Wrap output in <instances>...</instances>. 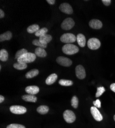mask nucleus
<instances>
[{"instance_id":"obj_1","label":"nucleus","mask_w":115,"mask_h":128,"mask_svg":"<svg viewBox=\"0 0 115 128\" xmlns=\"http://www.w3.org/2000/svg\"><path fill=\"white\" fill-rule=\"evenodd\" d=\"M62 51L65 54L73 55L79 51V48L76 45L72 44H67L62 48Z\"/></svg>"},{"instance_id":"obj_2","label":"nucleus","mask_w":115,"mask_h":128,"mask_svg":"<svg viewBox=\"0 0 115 128\" xmlns=\"http://www.w3.org/2000/svg\"><path fill=\"white\" fill-rule=\"evenodd\" d=\"M36 58V56L35 53L27 52L21 57L17 60L18 62L22 64H27L33 62Z\"/></svg>"},{"instance_id":"obj_3","label":"nucleus","mask_w":115,"mask_h":128,"mask_svg":"<svg viewBox=\"0 0 115 128\" xmlns=\"http://www.w3.org/2000/svg\"><path fill=\"white\" fill-rule=\"evenodd\" d=\"M61 42L64 43L71 44L72 42H74L76 40V37L72 34L67 33L62 34L60 38Z\"/></svg>"},{"instance_id":"obj_4","label":"nucleus","mask_w":115,"mask_h":128,"mask_svg":"<svg viewBox=\"0 0 115 128\" xmlns=\"http://www.w3.org/2000/svg\"><path fill=\"white\" fill-rule=\"evenodd\" d=\"M63 117L65 120L69 124L73 123L76 120L75 114L73 112L70 110H67L64 112Z\"/></svg>"},{"instance_id":"obj_5","label":"nucleus","mask_w":115,"mask_h":128,"mask_svg":"<svg viewBox=\"0 0 115 128\" xmlns=\"http://www.w3.org/2000/svg\"><path fill=\"white\" fill-rule=\"evenodd\" d=\"M75 22L72 18H68L64 20L61 24V28L65 30H69L71 29L74 27Z\"/></svg>"},{"instance_id":"obj_6","label":"nucleus","mask_w":115,"mask_h":128,"mask_svg":"<svg viewBox=\"0 0 115 128\" xmlns=\"http://www.w3.org/2000/svg\"><path fill=\"white\" fill-rule=\"evenodd\" d=\"M88 47L91 50H97L101 46V42L97 38H91L87 42Z\"/></svg>"},{"instance_id":"obj_7","label":"nucleus","mask_w":115,"mask_h":128,"mask_svg":"<svg viewBox=\"0 0 115 128\" xmlns=\"http://www.w3.org/2000/svg\"><path fill=\"white\" fill-rule=\"evenodd\" d=\"M10 111L15 114H23L26 112L27 109L25 107L21 106H12L10 107Z\"/></svg>"},{"instance_id":"obj_8","label":"nucleus","mask_w":115,"mask_h":128,"mask_svg":"<svg viewBox=\"0 0 115 128\" xmlns=\"http://www.w3.org/2000/svg\"><path fill=\"white\" fill-rule=\"evenodd\" d=\"M56 62L59 65L66 67L70 66L72 64V62L70 59L64 56L58 57L56 59Z\"/></svg>"},{"instance_id":"obj_9","label":"nucleus","mask_w":115,"mask_h":128,"mask_svg":"<svg viewBox=\"0 0 115 128\" xmlns=\"http://www.w3.org/2000/svg\"><path fill=\"white\" fill-rule=\"evenodd\" d=\"M76 77L80 80H83L86 78V71L85 68L81 65H78L75 68Z\"/></svg>"},{"instance_id":"obj_10","label":"nucleus","mask_w":115,"mask_h":128,"mask_svg":"<svg viewBox=\"0 0 115 128\" xmlns=\"http://www.w3.org/2000/svg\"><path fill=\"white\" fill-rule=\"evenodd\" d=\"M59 9L61 12L67 14H71L73 12V10L71 5L67 3L61 4L59 6Z\"/></svg>"},{"instance_id":"obj_11","label":"nucleus","mask_w":115,"mask_h":128,"mask_svg":"<svg viewBox=\"0 0 115 128\" xmlns=\"http://www.w3.org/2000/svg\"><path fill=\"white\" fill-rule=\"evenodd\" d=\"M90 112L94 119L96 121L101 122L103 120V117L102 114L96 106H91L90 108Z\"/></svg>"},{"instance_id":"obj_12","label":"nucleus","mask_w":115,"mask_h":128,"mask_svg":"<svg viewBox=\"0 0 115 128\" xmlns=\"http://www.w3.org/2000/svg\"><path fill=\"white\" fill-rule=\"evenodd\" d=\"M89 26L94 29H100L103 26L102 22L97 19H92L89 22Z\"/></svg>"},{"instance_id":"obj_13","label":"nucleus","mask_w":115,"mask_h":128,"mask_svg":"<svg viewBox=\"0 0 115 128\" xmlns=\"http://www.w3.org/2000/svg\"><path fill=\"white\" fill-rule=\"evenodd\" d=\"M25 92L29 94L35 95L39 92V88L36 86H29L25 88Z\"/></svg>"},{"instance_id":"obj_14","label":"nucleus","mask_w":115,"mask_h":128,"mask_svg":"<svg viewBox=\"0 0 115 128\" xmlns=\"http://www.w3.org/2000/svg\"><path fill=\"white\" fill-rule=\"evenodd\" d=\"M76 40L79 46L81 47H84L86 45V38L84 35L79 34L76 36Z\"/></svg>"},{"instance_id":"obj_15","label":"nucleus","mask_w":115,"mask_h":128,"mask_svg":"<svg viewBox=\"0 0 115 128\" xmlns=\"http://www.w3.org/2000/svg\"><path fill=\"white\" fill-rule=\"evenodd\" d=\"M22 98L25 102H36L37 100V98L35 96V95L32 94H26L22 96Z\"/></svg>"},{"instance_id":"obj_16","label":"nucleus","mask_w":115,"mask_h":128,"mask_svg":"<svg viewBox=\"0 0 115 128\" xmlns=\"http://www.w3.org/2000/svg\"><path fill=\"white\" fill-rule=\"evenodd\" d=\"M35 54L39 58H45L47 56V53L45 49L40 47H37L35 50Z\"/></svg>"},{"instance_id":"obj_17","label":"nucleus","mask_w":115,"mask_h":128,"mask_svg":"<svg viewBox=\"0 0 115 128\" xmlns=\"http://www.w3.org/2000/svg\"><path fill=\"white\" fill-rule=\"evenodd\" d=\"M58 76L56 74L53 73L50 75L46 80V83L47 84L51 85L54 84L57 80Z\"/></svg>"},{"instance_id":"obj_18","label":"nucleus","mask_w":115,"mask_h":128,"mask_svg":"<svg viewBox=\"0 0 115 128\" xmlns=\"http://www.w3.org/2000/svg\"><path fill=\"white\" fill-rule=\"evenodd\" d=\"M52 40V36L50 35L46 34L43 36H42L39 38V41L41 42L42 44H45V45H47L49 42H50L51 40Z\"/></svg>"},{"instance_id":"obj_19","label":"nucleus","mask_w":115,"mask_h":128,"mask_svg":"<svg viewBox=\"0 0 115 128\" xmlns=\"http://www.w3.org/2000/svg\"><path fill=\"white\" fill-rule=\"evenodd\" d=\"M12 34L10 31H8L4 34L0 35V42H2L5 40H9L12 38Z\"/></svg>"},{"instance_id":"obj_20","label":"nucleus","mask_w":115,"mask_h":128,"mask_svg":"<svg viewBox=\"0 0 115 128\" xmlns=\"http://www.w3.org/2000/svg\"><path fill=\"white\" fill-rule=\"evenodd\" d=\"M39 74V70L36 69H32L28 72H27L25 74V77L27 79L32 78L37 76Z\"/></svg>"},{"instance_id":"obj_21","label":"nucleus","mask_w":115,"mask_h":128,"mask_svg":"<svg viewBox=\"0 0 115 128\" xmlns=\"http://www.w3.org/2000/svg\"><path fill=\"white\" fill-rule=\"evenodd\" d=\"M49 111V106L45 105H41L37 108V111L39 114L42 115H45L48 113Z\"/></svg>"},{"instance_id":"obj_22","label":"nucleus","mask_w":115,"mask_h":128,"mask_svg":"<svg viewBox=\"0 0 115 128\" xmlns=\"http://www.w3.org/2000/svg\"><path fill=\"white\" fill-rule=\"evenodd\" d=\"M8 58V53L7 51L3 49L0 51V60L2 62H6Z\"/></svg>"},{"instance_id":"obj_23","label":"nucleus","mask_w":115,"mask_h":128,"mask_svg":"<svg viewBox=\"0 0 115 128\" xmlns=\"http://www.w3.org/2000/svg\"><path fill=\"white\" fill-rule=\"evenodd\" d=\"M40 29V27L37 24H33L29 26L27 28V31L29 34H33L35 33L37 31Z\"/></svg>"},{"instance_id":"obj_24","label":"nucleus","mask_w":115,"mask_h":128,"mask_svg":"<svg viewBox=\"0 0 115 128\" xmlns=\"http://www.w3.org/2000/svg\"><path fill=\"white\" fill-rule=\"evenodd\" d=\"M48 30L47 28L46 27H44V28H42L41 29H39L38 31H37L35 33V35L36 36L38 37H41L42 36H43L45 34H47V33L48 32Z\"/></svg>"},{"instance_id":"obj_25","label":"nucleus","mask_w":115,"mask_h":128,"mask_svg":"<svg viewBox=\"0 0 115 128\" xmlns=\"http://www.w3.org/2000/svg\"><path fill=\"white\" fill-rule=\"evenodd\" d=\"M13 66L15 69H16L17 70H24V69H26L27 67V65L26 64L16 62L14 64Z\"/></svg>"},{"instance_id":"obj_26","label":"nucleus","mask_w":115,"mask_h":128,"mask_svg":"<svg viewBox=\"0 0 115 128\" xmlns=\"http://www.w3.org/2000/svg\"><path fill=\"white\" fill-rule=\"evenodd\" d=\"M58 83L63 86H70L73 84V82L70 80H64L61 79L59 80Z\"/></svg>"},{"instance_id":"obj_27","label":"nucleus","mask_w":115,"mask_h":128,"mask_svg":"<svg viewBox=\"0 0 115 128\" xmlns=\"http://www.w3.org/2000/svg\"><path fill=\"white\" fill-rule=\"evenodd\" d=\"M27 52H28L27 50L25 49H22L18 50L17 52V53H16L15 59L18 60L19 58L21 57L22 56H23L24 54H26V53H27Z\"/></svg>"},{"instance_id":"obj_28","label":"nucleus","mask_w":115,"mask_h":128,"mask_svg":"<svg viewBox=\"0 0 115 128\" xmlns=\"http://www.w3.org/2000/svg\"><path fill=\"white\" fill-rule=\"evenodd\" d=\"M71 106L75 109L78 108L79 106V99L76 96H73L71 100Z\"/></svg>"},{"instance_id":"obj_29","label":"nucleus","mask_w":115,"mask_h":128,"mask_svg":"<svg viewBox=\"0 0 115 128\" xmlns=\"http://www.w3.org/2000/svg\"><path fill=\"white\" fill-rule=\"evenodd\" d=\"M32 42H33V44L35 46H38L40 48H43L44 49H45L47 47V45H45V44H42L41 42L39 41V40H34Z\"/></svg>"},{"instance_id":"obj_30","label":"nucleus","mask_w":115,"mask_h":128,"mask_svg":"<svg viewBox=\"0 0 115 128\" xmlns=\"http://www.w3.org/2000/svg\"><path fill=\"white\" fill-rule=\"evenodd\" d=\"M105 91V89L104 87H100L97 88V91L96 94V98H99L103 94V93Z\"/></svg>"},{"instance_id":"obj_31","label":"nucleus","mask_w":115,"mask_h":128,"mask_svg":"<svg viewBox=\"0 0 115 128\" xmlns=\"http://www.w3.org/2000/svg\"><path fill=\"white\" fill-rule=\"evenodd\" d=\"M6 128H26L24 126L20 124H9L7 126Z\"/></svg>"},{"instance_id":"obj_32","label":"nucleus","mask_w":115,"mask_h":128,"mask_svg":"<svg viewBox=\"0 0 115 128\" xmlns=\"http://www.w3.org/2000/svg\"><path fill=\"white\" fill-rule=\"evenodd\" d=\"M93 104L94 106H95L97 108H101V102L99 100H97L96 101L93 102Z\"/></svg>"},{"instance_id":"obj_33","label":"nucleus","mask_w":115,"mask_h":128,"mask_svg":"<svg viewBox=\"0 0 115 128\" xmlns=\"http://www.w3.org/2000/svg\"><path fill=\"white\" fill-rule=\"evenodd\" d=\"M102 2L104 5H105L106 6H108L110 5L111 1V0H102Z\"/></svg>"},{"instance_id":"obj_34","label":"nucleus","mask_w":115,"mask_h":128,"mask_svg":"<svg viewBox=\"0 0 115 128\" xmlns=\"http://www.w3.org/2000/svg\"><path fill=\"white\" fill-rule=\"evenodd\" d=\"M110 89L115 93V83H112L110 84Z\"/></svg>"},{"instance_id":"obj_35","label":"nucleus","mask_w":115,"mask_h":128,"mask_svg":"<svg viewBox=\"0 0 115 128\" xmlns=\"http://www.w3.org/2000/svg\"><path fill=\"white\" fill-rule=\"evenodd\" d=\"M47 2L50 5H53L55 4V0H47Z\"/></svg>"},{"instance_id":"obj_36","label":"nucleus","mask_w":115,"mask_h":128,"mask_svg":"<svg viewBox=\"0 0 115 128\" xmlns=\"http://www.w3.org/2000/svg\"><path fill=\"white\" fill-rule=\"evenodd\" d=\"M4 16H5V14L4 12L2 9H0V18H3L4 17Z\"/></svg>"},{"instance_id":"obj_37","label":"nucleus","mask_w":115,"mask_h":128,"mask_svg":"<svg viewBox=\"0 0 115 128\" xmlns=\"http://www.w3.org/2000/svg\"><path fill=\"white\" fill-rule=\"evenodd\" d=\"M4 100V97L2 95H0V103H2Z\"/></svg>"},{"instance_id":"obj_38","label":"nucleus","mask_w":115,"mask_h":128,"mask_svg":"<svg viewBox=\"0 0 115 128\" xmlns=\"http://www.w3.org/2000/svg\"><path fill=\"white\" fill-rule=\"evenodd\" d=\"M113 120H114L115 121V115L113 116Z\"/></svg>"},{"instance_id":"obj_39","label":"nucleus","mask_w":115,"mask_h":128,"mask_svg":"<svg viewBox=\"0 0 115 128\" xmlns=\"http://www.w3.org/2000/svg\"><path fill=\"white\" fill-rule=\"evenodd\" d=\"M1 67H2V66L1 65V66H0V69H1Z\"/></svg>"}]
</instances>
